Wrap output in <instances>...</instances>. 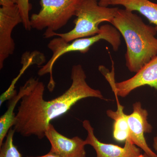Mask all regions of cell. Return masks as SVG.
<instances>
[{"label":"cell","mask_w":157,"mask_h":157,"mask_svg":"<svg viewBox=\"0 0 157 157\" xmlns=\"http://www.w3.org/2000/svg\"><path fill=\"white\" fill-rule=\"evenodd\" d=\"M72 83L63 94L51 101H45V86L38 81L21 98L15 115L14 128L23 137H45V132L51 121L67 113L76 103L85 98H94L107 100L101 91L91 87L81 65L71 69Z\"/></svg>","instance_id":"cell-1"},{"label":"cell","mask_w":157,"mask_h":157,"mask_svg":"<svg viewBox=\"0 0 157 157\" xmlns=\"http://www.w3.org/2000/svg\"><path fill=\"white\" fill-rule=\"evenodd\" d=\"M111 24L125 41L126 65L129 71L137 73L157 56V30L126 9H119Z\"/></svg>","instance_id":"cell-2"},{"label":"cell","mask_w":157,"mask_h":157,"mask_svg":"<svg viewBox=\"0 0 157 157\" xmlns=\"http://www.w3.org/2000/svg\"><path fill=\"white\" fill-rule=\"evenodd\" d=\"M101 32L93 36L75 39L67 42L61 37L54 38L51 40L48 45V48L52 52V57L38 71L39 76H44L49 73L50 79L48 85V90L53 91L55 87L52 75L54 65L61 56L65 54L71 52H79L86 53L90 47L96 42L101 40L107 41L112 46L113 49L116 52L121 44V33L113 25H104L100 27Z\"/></svg>","instance_id":"cell-3"},{"label":"cell","mask_w":157,"mask_h":157,"mask_svg":"<svg viewBox=\"0 0 157 157\" xmlns=\"http://www.w3.org/2000/svg\"><path fill=\"white\" fill-rule=\"evenodd\" d=\"M119 8L103 7L98 4V0H82L76 11L75 26L69 32L63 33L56 32L44 33L45 38L53 36L61 37L69 42L80 38L93 36L100 33V24L103 22L111 23Z\"/></svg>","instance_id":"cell-4"},{"label":"cell","mask_w":157,"mask_h":157,"mask_svg":"<svg viewBox=\"0 0 157 157\" xmlns=\"http://www.w3.org/2000/svg\"><path fill=\"white\" fill-rule=\"evenodd\" d=\"M82 0H40L41 9L31 15L32 29L56 32L67 24L76 14Z\"/></svg>","instance_id":"cell-5"},{"label":"cell","mask_w":157,"mask_h":157,"mask_svg":"<svg viewBox=\"0 0 157 157\" xmlns=\"http://www.w3.org/2000/svg\"><path fill=\"white\" fill-rule=\"evenodd\" d=\"M22 20L17 4L0 8V69L4 62L13 54L15 43L12 37L13 29Z\"/></svg>","instance_id":"cell-6"},{"label":"cell","mask_w":157,"mask_h":157,"mask_svg":"<svg viewBox=\"0 0 157 157\" xmlns=\"http://www.w3.org/2000/svg\"><path fill=\"white\" fill-rule=\"evenodd\" d=\"M113 79L108 78L113 92L118 97L125 98L134 90L145 85L157 90V56L131 78L118 82Z\"/></svg>","instance_id":"cell-7"},{"label":"cell","mask_w":157,"mask_h":157,"mask_svg":"<svg viewBox=\"0 0 157 157\" xmlns=\"http://www.w3.org/2000/svg\"><path fill=\"white\" fill-rule=\"evenodd\" d=\"M133 112L127 115L128 125V138L132 143L150 157H157V154L150 148L146 141L144 134L151 133L153 128L147 121L148 112L144 109L140 102L133 104Z\"/></svg>","instance_id":"cell-8"},{"label":"cell","mask_w":157,"mask_h":157,"mask_svg":"<svg viewBox=\"0 0 157 157\" xmlns=\"http://www.w3.org/2000/svg\"><path fill=\"white\" fill-rule=\"evenodd\" d=\"M82 126L87 132L85 141L86 145H91L96 152V157H138L140 155L139 147L132 143L128 138L125 145L122 147L118 145L101 142L96 137L94 128L90 121L85 120L82 122Z\"/></svg>","instance_id":"cell-9"},{"label":"cell","mask_w":157,"mask_h":157,"mask_svg":"<svg viewBox=\"0 0 157 157\" xmlns=\"http://www.w3.org/2000/svg\"><path fill=\"white\" fill-rule=\"evenodd\" d=\"M45 137L50 143V151L59 157H86L85 140L78 136L68 138L50 124L45 132Z\"/></svg>","instance_id":"cell-10"},{"label":"cell","mask_w":157,"mask_h":157,"mask_svg":"<svg viewBox=\"0 0 157 157\" xmlns=\"http://www.w3.org/2000/svg\"><path fill=\"white\" fill-rule=\"evenodd\" d=\"M38 81V78L31 77L25 84L21 86L19 92L9 100L8 109L0 117V146L3 144L10 129L14 126L16 115L14 110L16 105L22 97L32 89Z\"/></svg>","instance_id":"cell-11"},{"label":"cell","mask_w":157,"mask_h":157,"mask_svg":"<svg viewBox=\"0 0 157 157\" xmlns=\"http://www.w3.org/2000/svg\"><path fill=\"white\" fill-rule=\"evenodd\" d=\"M109 6H121L132 11H136L146 17L157 30V4L149 0H110Z\"/></svg>","instance_id":"cell-12"},{"label":"cell","mask_w":157,"mask_h":157,"mask_svg":"<svg viewBox=\"0 0 157 157\" xmlns=\"http://www.w3.org/2000/svg\"><path fill=\"white\" fill-rule=\"evenodd\" d=\"M117 102V109L113 111L108 109L106 112L107 116L114 121L113 127V137L118 142L125 141L128 138L129 130L127 115L124 112V107L119 102L117 96L115 95Z\"/></svg>","instance_id":"cell-13"},{"label":"cell","mask_w":157,"mask_h":157,"mask_svg":"<svg viewBox=\"0 0 157 157\" xmlns=\"http://www.w3.org/2000/svg\"><path fill=\"white\" fill-rule=\"evenodd\" d=\"M15 133L12 128L9 130L5 141L0 146V157H22V155L14 144L13 138Z\"/></svg>","instance_id":"cell-14"},{"label":"cell","mask_w":157,"mask_h":157,"mask_svg":"<svg viewBox=\"0 0 157 157\" xmlns=\"http://www.w3.org/2000/svg\"><path fill=\"white\" fill-rule=\"evenodd\" d=\"M17 5L22 18L24 27L26 30L30 31L32 28L29 14L32 9V6L29 2V0H18Z\"/></svg>","instance_id":"cell-15"},{"label":"cell","mask_w":157,"mask_h":157,"mask_svg":"<svg viewBox=\"0 0 157 157\" xmlns=\"http://www.w3.org/2000/svg\"><path fill=\"white\" fill-rule=\"evenodd\" d=\"M18 0H0L1 6H10L17 4Z\"/></svg>","instance_id":"cell-16"},{"label":"cell","mask_w":157,"mask_h":157,"mask_svg":"<svg viewBox=\"0 0 157 157\" xmlns=\"http://www.w3.org/2000/svg\"><path fill=\"white\" fill-rule=\"evenodd\" d=\"M109 1L110 0H99L98 4L103 7H108L109 6Z\"/></svg>","instance_id":"cell-17"},{"label":"cell","mask_w":157,"mask_h":157,"mask_svg":"<svg viewBox=\"0 0 157 157\" xmlns=\"http://www.w3.org/2000/svg\"><path fill=\"white\" fill-rule=\"evenodd\" d=\"M26 157H59V156L49 151V152L45 155L39 156H27Z\"/></svg>","instance_id":"cell-18"},{"label":"cell","mask_w":157,"mask_h":157,"mask_svg":"<svg viewBox=\"0 0 157 157\" xmlns=\"http://www.w3.org/2000/svg\"><path fill=\"white\" fill-rule=\"evenodd\" d=\"M153 146L155 151H156V153L157 154V135L154 138Z\"/></svg>","instance_id":"cell-19"},{"label":"cell","mask_w":157,"mask_h":157,"mask_svg":"<svg viewBox=\"0 0 157 157\" xmlns=\"http://www.w3.org/2000/svg\"><path fill=\"white\" fill-rule=\"evenodd\" d=\"M138 157H150L147 154H146L144 153V154L142 155L141 154L140 155V156H139Z\"/></svg>","instance_id":"cell-20"}]
</instances>
